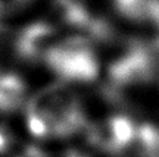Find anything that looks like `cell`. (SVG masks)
Returning a JSON list of instances; mask_svg holds the SVG:
<instances>
[{
    "mask_svg": "<svg viewBox=\"0 0 159 157\" xmlns=\"http://www.w3.org/2000/svg\"><path fill=\"white\" fill-rule=\"evenodd\" d=\"M25 125L37 138H68L87 128L78 94L66 84L37 91L25 104Z\"/></svg>",
    "mask_w": 159,
    "mask_h": 157,
    "instance_id": "6da1fadb",
    "label": "cell"
},
{
    "mask_svg": "<svg viewBox=\"0 0 159 157\" xmlns=\"http://www.w3.org/2000/svg\"><path fill=\"white\" fill-rule=\"evenodd\" d=\"M43 60L47 66L69 82H93L99 76V59L84 37L57 40L44 55Z\"/></svg>",
    "mask_w": 159,
    "mask_h": 157,
    "instance_id": "7a4b0ae2",
    "label": "cell"
},
{
    "mask_svg": "<svg viewBox=\"0 0 159 157\" xmlns=\"http://www.w3.org/2000/svg\"><path fill=\"white\" fill-rule=\"evenodd\" d=\"M112 88H131L152 82L159 75V43H134L111 63L108 71Z\"/></svg>",
    "mask_w": 159,
    "mask_h": 157,
    "instance_id": "3957f363",
    "label": "cell"
},
{
    "mask_svg": "<svg viewBox=\"0 0 159 157\" xmlns=\"http://www.w3.org/2000/svg\"><path fill=\"white\" fill-rule=\"evenodd\" d=\"M139 128L133 119L125 115H114L87 129L93 146L109 154H122L139 144Z\"/></svg>",
    "mask_w": 159,
    "mask_h": 157,
    "instance_id": "277c9868",
    "label": "cell"
},
{
    "mask_svg": "<svg viewBox=\"0 0 159 157\" xmlns=\"http://www.w3.org/2000/svg\"><path fill=\"white\" fill-rule=\"evenodd\" d=\"M56 28L46 22H34L24 27L13 40V51L21 60H43L44 55L57 41Z\"/></svg>",
    "mask_w": 159,
    "mask_h": 157,
    "instance_id": "5b68a950",
    "label": "cell"
},
{
    "mask_svg": "<svg viewBox=\"0 0 159 157\" xmlns=\"http://www.w3.org/2000/svg\"><path fill=\"white\" fill-rule=\"evenodd\" d=\"M27 85L16 73H0V113H13L24 106Z\"/></svg>",
    "mask_w": 159,
    "mask_h": 157,
    "instance_id": "8992f818",
    "label": "cell"
},
{
    "mask_svg": "<svg viewBox=\"0 0 159 157\" xmlns=\"http://www.w3.org/2000/svg\"><path fill=\"white\" fill-rule=\"evenodd\" d=\"M15 157H49V154L37 146H27L22 150H19Z\"/></svg>",
    "mask_w": 159,
    "mask_h": 157,
    "instance_id": "52a82bcc",
    "label": "cell"
},
{
    "mask_svg": "<svg viewBox=\"0 0 159 157\" xmlns=\"http://www.w3.org/2000/svg\"><path fill=\"white\" fill-rule=\"evenodd\" d=\"M149 21L155 22L159 27V0H155L152 3V7L149 12Z\"/></svg>",
    "mask_w": 159,
    "mask_h": 157,
    "instance_id": "ba28073f",
    "label": "cell"
},
{
    "mask_svg": "<svg viewBox=\"0 0 159 157\" xmlns=\"http://www.w3.org/2000/svg\"><path fill=\"white\" fill-rule=\"evenodd\" d=\"M62 157H89V156L84 154L83 151H80V150H68L66 153H63Z\"/></svg>",
    "mask_w": 159,
    "mask_h": 157,
    "instance_id": "9c48e42d",
    "label": "cell"
},
{
    "mask_svg": "<svg viewBox=\"0 0 159 157\" xmlns=\"http://www.w3.org/2000/svg\"><path fill=\"white\" fill-rule=\"evenodd\" d=\"M153 154L155 156L159 157V128L156 126V141H155V150H153Z\"/></svg>",
    "mask_w": 159,
    "mask_h": 157,
    "instance_id": "30bf717a",
    "label": "cell"
}]
</instances>
